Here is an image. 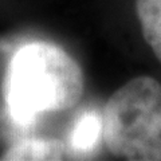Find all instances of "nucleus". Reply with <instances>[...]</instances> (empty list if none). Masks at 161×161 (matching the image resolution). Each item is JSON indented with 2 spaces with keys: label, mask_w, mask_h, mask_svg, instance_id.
Returning a JSON list of instances; mask_svg holds the SVG:
<instances>
[{
  "label": "nucleus",
  "mask_w": 161,
  "mask_h": 161,
  "mask_svg": "<svg viewBox=\"0 0 161 161\" xmlns=\"http://www.w3.org/2000/svg\"><path fill=\"white\" fill-rule=\"evenodd\" d=\"M101 137H103V121L98 112H83L75 119L69 134V148L77 156L93 154Z\"/></svg>",
  "instance_id": "3"
},
{
  "label": "nucleus",
  "mask_w": 161,
  "mask_h": 161,
  "mask_svg": "<svg viewBox=\"0 0 161 161\" xmlns=\"http://www.w3.org/2000/svg\"><path fill=\"white\" fill-rule=\"evenodd\" d=\"M136 11L144 38L161 63V0H136Z\"/></svg>",
  "instance_id": "5"
},
{
  "label": "nucleus",
  "mask_w": 161,
  "mask_h": 161,
  "mask_svg": "<svg viewBox=\"0 0 161 161\" xmlns=\"http://www.w3.org/2000/svg\"><path fill=\"white\" fill-rule=\"evenodd\" d=\"M67 152L66 144L57 138H30L15 144L2 160L23 161V160H62Z\"/></svg>",
  "instance_id": "4"
},
{
  "label": "nucleus",
  "mask_w": 161,
  "mask_h": 161,
  "mask_svg": "<svg viewBox=\"0 0 161 161\" xmlns=\"http://www.w3.org/2000/svg\"><path fill=\"white\" fill-rule=\"evenodd\" d=\"M103 140L114 156L161 161V83L148 75L128 80L109 98Z\"/></svg>",
  "instance_id": "2"
},
{
  "label": "nucleus",
  "mask_w": 161,
  "mask_h": 161,
  "mask_svg": "<svg viewBox=\"0 0 161 161\" xmlns=\"http://www.w3.org/2000/svg\"><path fill=\"white\" fill-rule=\"evenodd\" d=\"M79 64L58 46L27 44L14 57L7 78V102L12 117L30 124L43 113L75 106L83 94Z\"/></svg>",
  "instance_id": "1"
}]
</instances>
